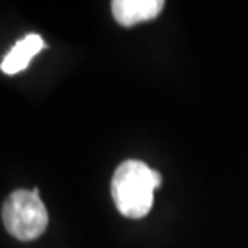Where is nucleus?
Listing matches in <instances>:
<instances>
[{"instance_id":"7ed1b4c3","label":"nucleus","mask_w":248,"mask_h":248,"mask_svg":"<svg viewBox=\"0 0 248 248\" xmlns=\"http://www.w3.org/2000/svg\"><path fill=\"white\" fill-rule=\"evenodd\" d=\"M110 8L118 24L129 28L156 18L164 9V2L162 0H114Z\"/></svg>"},{"instance_id":"f257e3e1","label":"nucleus","mask_w":248,"mask_h":248,"mask_svg":"<svg viewBox=\"0 0 248 248\" xmlns=\"http://www.w3.org/2000/svg\"><path fill=\"white\" fill-rule=\"evenodd\" d=\"M162 177L140 160H125L114 171L110 193L118 212L129 219H142L153 208L155 189L160 187Z\"/></svg>"},{"instance_id":"f03ea898","label":"nucleus","mask_w":248,"mask_h":248,"mask_svg":"<svg viewBox=\"0 0 248 248\" xmlns=\"http://www.w3.org/2000/svg\"><path fill=\"white\" fill-rule=\"evenodd\" d=\"M2 221L8 233L18 241L41 237L48 226V210L39 199V187L13 191L2 206Z\"/></svg>"},{"instance_id":"20e7f679","label":"nucleus","mask_w":248,"mask_h":248,"mask_svg":"<svg viewBox=\"0 0 248 248\" xmlns=\"http://www.w3.org/2000/svg\"><path fill=\"white\" fill-rule=\"evenodd\" d=\"M43 48H46L43 37L37 35V33H30V35H26L24 39L17 41L15 46L6 53V57H4V61L0 64V68H2L4 74H9V76L26 70L30 61H31Z\"/></svg>"}]
</instances>
